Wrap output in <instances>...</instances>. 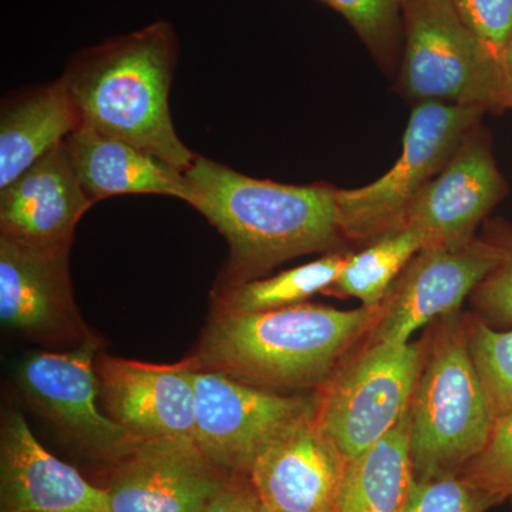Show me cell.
<instances>
[{
    "instance_id": "1",
    "label": "cell",
    "mask_w": 512,
    "mask_h": 512,
    "mask_svg": "<svg viewBox=\"0 0 512 512\" xmlns=\"http://www.w3.org/2000/svg\"><path fill=\"white\" fill-rule=\"evenodd\" d=\"M191 207L201 212L229 245L225 291L274 266L342 244L335 188L258 180L210 158L195 157L185 171Z\"/></svg>"
},
{
    "instance_id": "2",
    "label": "cell",
    "mask_w": 512,
    "mask_h": 512,
    "mask_svg": "<svg viewBox=\"0 0 512 512\" xmlns=\"http://www.w3.org/2000/svg\"><path fill=\"white\" fill-rule=\"evenodd\" d=\"M178 50L173 25L158 20L74 55L62 77L80 127L187 171L197 156L178 137L168 104Z\"/></svg>"
},
{
    "instance_id": "3",
    "label": "cell",
    "mask_w": 512,
    "mask_h": 512,
    "mask_svg": "<svg viewBox=\"0 0 512 512\" xmlns=\"http://www.w3.org/2000/svg\"><path fill=\"white\" fill-rule=\"evenodd\" d=\"M379 316L380 305L339 311L299 303L274 311H221L202 336L195 369L268 392L319 390Z\"/></svg>"
},
{
    "instance_id": "4",
    "label": "cell",
    "mask_w": 512,
    "mask_h": 512,
    "mask_svg": "<svg viewBox=\"0 0 512 512\" xmlns=\"http://www.w3.org/2000/svg\"><path fill=\"white\" fill-rule=\"evenodd\" d=\"M429 338L410 402L414 480L458 477L487 446L495 414L478 376L467 322L444 316Z\"/></svg>"
},
{
    "instance_id": "5",
    "label": "cell",
    "mask_w": 512,
    "mask_h": 512,
    "mask_svg": "<svg viewBox=\"0 0 512 512\" xmlns=\"http://www.w3.org/2000/svg\"><path fill=\"white\" fill-rule=\"evenodd\" d=\"M427 346L429 339L369 340L320 387L316 424L348 460L383 439L409 410Z\"/></svg>"
},
{
    "instance_id": "6",
    "label": "cell",
    "mask_w": 512,
    "mask_h": 512,
    "mask_svg": "<svg viewBox=\"0 0 512 512\" xmlns=\"http://www.w3.org/2000/svg\"><path fill=\"white\" fill-rule=\"evenodd\" d=\"M483 113L481 107L468 104H417L404 133L402 154L390 171L366 187L336 191L343 237L375 241L399 229L407 208L446 167Z\"/></svg>"
},
{
    "instance_id": "7",
    "label": "cell",
    "mask_w": 512,
    "mask_h": 512,
    "mask_svg": "<svg viewBox=\"0 0 512 512\" xmlns=\"http://www.w3.org/2000/svg\"><path fill=\"white\" fill-rule=\"evenodd\" d=\"M192 382V439L229 476H249L266 448L302 421L312 419L318 406V394L268 392L211 370L195 369Z\"/></svg>"
},
{
    "instance_id": "8",
    "label": "cell",
    "mask_w": 512,
    "mask_h": 512,
    "mask_svg": "<svg viewBox=\"0 0 512 512\" xmlns=\"http://www.w3.org/2000/svg\"><path fill=\"white\" fill-rule=\"evenodd\" d=\"M402 25L407 96L497 113L493 74L453 0H403Z\"/></svg>"
},
{
    "instance_id": "9",
    "label": "cell",
    "mask_w": 512,
    "mask_h": 512,
    "mask_svg": "<svg viewBox=\"0 0 512 512\" xmlns=\"http://www.w3.org/2000/svg\"><path fill=\"white\" fill-rule=\"evenodd\" d=\"M96 339L67 353H36L20 363L18 382L30 403L87 456L107 467L126 456L138 437L97 407Z\"/></svg>"
},
{
    "instance_id": "10",
    "label": "cell",
    "mask_w": 512,
    "mask_h": 512,
    "mask_svg": "<svg viewBox=\"0 0 512 512\" xmlns=\"http://www.w3.org/2000/svg\"><path fill=\"white\" fill-rule=\"evenodd\" d=\"M501 256L503 251L491 235L454 251L421 249L380 303L379 320L369 340L407 343L431 320L460 311L461 303L500 264Z\"/></svg>"
},
{
    "instance_id": "11",
    "label": "cell",
    "mask_w": 512,
    "mask_h": 512,
    "mask_svg": "<svg viewBox=\"0 0 512 512\" xmlns=\"http://www.w3.org/2000/svg\"><path fill=\"white\" fill-rule=\"evenodd\" d=\"M229 474L191 437L140 439L109 467V512H201Z\"/></svg>"
},
{
    "instance_id": "12",
    "label": "cell",
    "mask_w": 512,
    "mask_h": 512,
    "mask_svg": "<svg viewBox=\"0 0 512 512\" xmlns=\"http://www.w3.org/2000/svg\"><path fill=\"white\" fill-rule=\"evenodd\" d=\"M69 251L0 235V320L6 329L49 345L93 339L74 302Z\"/></svg>"
},
{
    "instance_id": "13",
    "label": "cell",
    "mask_w": 512,
    "mask_h": 512,
    "mask_svg": "<svg viewBox=\"0 0 512 512\" xmlns=\"http://www.w3.org/2000/svg\"><path fill=\"white\" fill-rule=\"evenodd\" d=\"M507 192L487 137L474 127L407 208L400 228L416 231L423 248H464L476 239L478 225Z\"/></svg>"
},
{
    "instance_id": "14",
    "label": "cell",
    "mask_w": 512,
    "mask_h": 512,
    "mask_svg": "<svg viewBox=\"0 0 512 512\" xmlns=\"http://www.w3.org/2000/svg\"><path fill=\"white\" fill-rule=\"evenodd\" d=\"M194 357L171 366L101 355V399L111 419L138 439L194 437Z\"/></svg>"
},
{
    "instance_id": "15",
    "label": "cell",
    "mask_w": 512,
    "mask_h": 512,
    "mask_svg": "<svg viewBox=\"0 0 512 512\" xmlns=\"http://www.w3.org/2000/svg\"><path fill=\"white\" fill-rule=\"evenodd\" d=\"M109 512L103 487L50 454L23 414L3 413L0 431V512Z\"/></svg>"
},
{
    "instance_id": "16",
    "label": "cell",
    "mask_w": 512,
    "mask_h": 512,
    "mask_svg": "<svg viewBox=\"0 0 512 512\" xmlns=\"http://www.w3.org/2000/svg\"><path fill=\"white\" fill-rule=\"evenodd\" d=\"M348 461L313 416L266 448L249 478L268 512H336Z\"/></svg>"
},
{
    "instance_id": "17",
    "label": "cell",
    "mask_w": 512,
    "mask_h": 512,
    "mask_svg": "<svg viewBox=\"0 0 512 512\" xmlns=\"http://www.w3.org/2000/svg\"><path fill=\"white\" fill-rule=\"evenodd\" d=\"M92 205L64 141L0 190V235L33 247L70 248Z\"/></svg>"
},
{
    "instance_id": "18",
    "label": "cell",
    "mask_w": 512,
    "mask_h": 512,
    "mask_svg": "<svg viewBox=\"0 0 512 512\" xmlns=\"http://www.w3.org/2000/svg\"><path fill=\"white\" fill-rule=\"evenodd\" d=\"M67 147L87 197L93 204L127 194L167 195L190 204L185 171L140 148L80 127Z\"/></svg>"
},
{
    "instance_id": "19",
    "label": "cell",
    "mask_w": 512,
    "mask_h": 512,
    "mask_svg": "<svg viewBox=\"0 0 512 512\" xmlns=\"http://www.w3.org/2000/svg\"><path fill=\"white\" fill-rule=\"evenodd\" d=\"M79 128V111L63 77L3 101L0 190L12 184Z\"/></svg>"
},
{
    "instance_id": "20",
    "label": "cell",
    "mask_w": 512,
    "mask_h": 512,
    "mask_svg": "<svg viewBox=\"0 0 512 512\" xmlns=\"http://www.w3.org/2000/svg\"><path fill=\"white\" fill-rule=\"evenodd\" d=\"M414 483L410 407L383 439L350 458L336 512H404Z\"/></svg>"
},
{
    "instance_id": "21",
    "label": "cell",
    "mask_w": 512,
    "mask_h": 512,
    "mask_svg": "<svg viewBox=\"0 0 512 512\" xmlns=\"http://www.w3.org/2000/svg\"><path fill=\"white\" fill-rule=\"evenodd\" d=\"M423 249V239L410 228L387 232L357 254H348L332 289L375 308L386 298L394 281Z\"/></svg>"
},
{
    "instance_id": "22",
    "label": "cell",
    "mask_w": 512,
    "mask_h": 512,
    "mask_svg": "<svg viewBox=\"0 0 512 512\" xmlns=\"http://www.w3.org/2000/svg\"><path fill=\"white\" fill-rule=\"evenodd\" d=\"M346 258V252H332L311 264L235 286L225 292L221 311L254 313L299 305L315 293L332 288Z\"/></svg>"
},
{
    "instance_id": "23",
    "label": "cell",
    "mask_w": 512,
    "mask_h": 512,
    "mask_svg": "<svg viewBox=\"0 0 512 512\" xmlns=\"http://www.w3.org/2000/svg\"><path fill=\"white\" fill-rule=\"evenodd\" d=\"M466 322L471 357L498 419L512 413V330H495L478 316Z\"/></svg>"
},
{
    "instance_id": "24",
    "label": "cell",
    "mask_w": 512,
    "mask_h": 512,
    "mask_svg": "<svg viewBox=\"0 0 512 512\" xmlns=\"http://www.w3.org/2000/svg\"><path fill=\"white\" fill-rule=\"evenodd\" d=\"M340 13L367 47L386 60L402 26L403 0H322Z\"/></svg>"
},
{
    "instance_id": "25",
    "label": "cell",
    "mask_w": 512,
    "mask_h": 512,
    "mask_svg": "<svg viewBox=\"0 0 512 512\" xmlns=\"http://www.w3.org/2000/svg\"><path fill=\"white\" fill-rule=\"evenodd\" d=\"M458 15L476 37L493 74L495 92L505 47L512 37V0H453ZM497 106V97H495Z\"/></svg>"
},
{
    "instance_id": "26",
    "label": "cell",
    "mask_w": 512,
    "mask_h": 512,
    "mask_svg": "<svg viewBox=\"0 0 512 512\" xmlns=\"http://www.w3.org/2000/svg\"><path fill=\"white\" fill-rule=\"evenodd\" d=\"M461 477L504 503L512 498V413L495 419L487 446Z\"/></svg>"
},
{
    "instance_id": "27",
    "label": "cell",
    "mask_w": 512,
    "mask_h": 512,
    "mask_svg": "<svg viewBox=\"0 0 512 512\" xmlns=\"http://www.w3.org/2000/svg\"><path fill=\"white\" fill-rule=\"evenodd\" d=\"M498 504L493 495L458 476L414 480L404 512H487Z\"/></svg>"
},
{
    "instance_id": "28",
    "label": "cell",
    "mask_w": 512,
    "mask_h": 512,
    "mask_svg": "<svg viewBox=\"0 0 512 512\" xmlns=\"http://www.w3.org/2000/svg\"><path fill=\"white\" fill-rule=\"evenodd\" d=\"M491 237L500 245L503 256L471 293V303L478 318L491 328L512 326V227L495 225Z\"/></svg>"
},
{
    "instance_id": "29",
    "label": "cell",
    "mask_w": 512,
    "mask_h": 512,
    "mask_svg": "<svg viewBox=\"0 0 512 512\" xmlns=\"http://www.w3.org/2000/svg\"><path fill=\"white\" fill-rule=\"evenodd\" d=\"M201 512H264L249 476H229L220 493Z\"/></svg>"
},
{
    "instance_id": "30",
    "label": "cell",
    "mask_w": 512,
    "mask_h": 512,
    "mask_svg": "<svg viewBox=\"0 0 512 512\" xmlns=\"http://www.w3.org/2000/svg\"><path fill=\"white\" fill-rule=\"evenodd\" d=\"M512 111V37L505 47L497 87V113Z\"/></svg>"
},
{
    "instance_id": "31",
    "label": "cell",
    "mask_w": 512,
    "mask_h": 512,
    "mask_svg": "<svg viewBox=\"0 0 512 512\" xmlns=\"http://www.w3.org/2000/svg\"><path fill=\"white\" fill-rule=\"evenodd\" d=\"M74 512H103V511H74Z\"/></svg>"
},
{
    "instance_id": "32",
    "label": "cell",
    "mask_w": 512,
    "mask_h": 512,
    "mask_svg": "<svg viewBox=\"0 0 512 512\" xmlns=\"http://www.w3.org/2000/svg\"><path fill=\"white\" fill-rule=\"evenodd\" d=\"M264 512H268V511H266L265 508H264Z\"/></svg>"
}]
</instances>
